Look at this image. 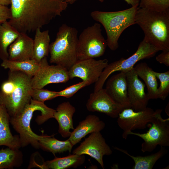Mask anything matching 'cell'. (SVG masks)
Instances as JSON below:
<instances>
[{"instance_id": "6da1fadb", "label": "cell", "mask_w": 169, "mask_h": 169, "mask_svg": "<svg viewBox=\"0 0 169 169\" xmlns=\"http://www.w3.org/2000/svg\"><path fill=\"white\" fill-rule=\"evenodd\" d=\"M8 22L20 33L34 32L61 16L67 8L66 0H11Z\"/></svg>"}, {"instance_id": "7a4b0ae2", "label": "cell", "mask_w": 169, "mask_h": 169, "mask_svg": "<svg viewBox=\"0 0 169 169\" xmlns=\"http://www.w3.org/2000/svg\"><path fill=\"white\" fill-rule=\"evenodd\" d=\"M31 77L24 73L9 70L7 79L0 88V104L10 117L21 112L30 102L32 87Z\"/></svg>"}, {"instance_id": "3957f363", "label": "cell", "mask_w": 169, "mask_h": 169, "mask_svg": "<svg viewBox=\"0 0 169 169\" xmlns=\"http://www.w3.org/2000/svg\"><path fill=\"white\" fill-rule=\"evenodd\" d=\"M135 21L144 32V40L159 51H169V10L156 12L138 8Z\"/></svg>"}, {"instance_id": "277c9868", "label": "cell", "mask_w": 169, "mask_h": 169, "mask_svg": "<svg viewBox=\"0 0 169 169\" xmlns=\"http://www.w3.org/2000/svg\"><path fill=\"white\" fill-rule=\"evenodd\" d=\"M139 4L123 10L114 12L95 11L90 16L103 26L106 33L107 46L111 50L119 47L118 40L127 28L136 24L135 16Z\"/></svg>"}, {"instance_id": "5b68a950", "label": "cell", "mask_w": 169, "mask_h": 169, "mask_svg": "<svg viewBox=\"0 0 169 169\" xmlns=\"http://www.w3.org/2000/svg\"><path fill=\"white\" fill-rule=\"evenodd\" d=\"M55 110L48 107L44 103L31 99L22 111L17 115L10 117V122L15 130L19 134L21 147L31 145L36 148L39 147L37 140L38 135L33 132L30 126V122L34 112H41L42 124L50 118H54Z\"/></svg>"}, {"instance_id": "8992f818", "label": "cell", "mask_w": 169, "mask_h": 169, "mask_svg": "<svg viewBox=\"0 0 169 169\" xmlns=\"http://www.w3.org/2000/svg\"><path fill=\"white\" fill-rule=\"evenodd\" d=\"M78 31L65 24L59 28L55 40L50 44L49 61L68 70L78 61L77 48Z\"/></svg>"}, {"instance_id": "52a82bcc", "label": "cell", "mask_w": 169, "mask_h": 169, "mask_svg": "<svg viewBox=\"0 0 169 169\" xmlns=\"http://www.w3.org/2000/svg\"><path fill=\"white\" fill-rule=\"evenodd\" d=\"M159 51L157 48L143 40L140 43L136 52L127 59L123 58L108 64L103 70L98 80L95 83L94 92L103 88L108 77L114 72L126 73L131 70L140 60L154 57Z\"/></svg>"}, {"instance_id": "ba28073f", "label": "cell", "mask_w": 169, "mask_h": 169, "mask_svg": "<svg viewBox=\"0 0 169 169\" xmlns=\"http://www.w3.org/2000/svg\"><path fill=\"white\" fill-rule=\"evenodd\" d=\"M101 31L100 24L97 23L83 30L78 38V61L94 59L104 54L107 44Z\"/></svg>"}, {"instance_id": "9c48e42d", "label": "cell", "mask_w": 169, "mask_h": 169, "mask_svg": "<svg viewBox=\"0 0 169 169\" xmlns=\"http://www.w3.org/2000/svg\"><path fill=\"white\" fill-rule=\"evenodd\" d=\"M161 113L149 124L150 128L146 132L140 133L130 131L127 134L128 136H136L143 140L141 145V151L143 153L152 151L158 145L169 146V118L163 119Z\"/></svg>"}, {"instance_id": "30bf717a", "label": "cell", "mask_w": 169, "mask_h": 169, "mask_svg": "<svg viewBox=\"0 0 169 169\" xmlns=\"http://www.w3.org/2000/svg\"><path fill=\"white\" fill-rule=\"evenodd\" d=\"M162 109L154 111L152 109L147 107L145 109L138 111L131 108L124 109L119 113L117 123L120 128L123 131V138L126 139L128 132L135 129H144L161 113Z\"/></svg>"}, {"instance_id": "8fae6325", "label": "cell", "mask_w": 169, "mask_h": 169, "mask_svg": "<svg viewBox=\"0 0 169 169\" xmlns=\"http://www.w3.org/2000/svg\"><path fill=\"white\" fill-rule=\"evenodd\" d=\"M73 154L87 155L95 159L103 169L105 166L103 157L110 156L112 151L100 132H93L72 152Z\"/></svg>"}, {"instance_id": "7c38bea8", "label": "cell", "mask_w": 169, "mask_h": 169, "mask_svg": "<svg viewBox=\"0 0 169 169\" xmlns=\"http://www.w3.org/2000/svg\"><path fill=\"white\" fill-rule=\"evenodd\" d=\"M68 70L58 65H50L47 57L41 60L40 67L31 79L33 89H42L53 83H65L69 79Z\"/></svg>"}, {"instance_id": "4fadbf2b", "label": "cell", "mask_w": 169, "mask_h": 169, "mask_svg": "<svg viewBox=\"0 0 169 169\" xmlns=\"http://www.w3.org/2000/svg\"><path fill=\"white\" fill-rule=\"evenodd\" d=\"M108 64L107 59L78 60L68 70L69 79L79 78L88 82L89 85L95 83Z\"/></svg>"}, {"instance_id": "5bb4252c", "label": "cell", "mask_w": 169, "mask_h": 169, "mask_svg": "<svg viewBox=\"0 0 169 169\" xmlns=\"http://www.w3.org/2000/svg\"><path fill=\"white\" fill-rule=\"evenodd\" d=\"M86 106L89 111L103 113L113 118H117L124 109L115 102L103 88L90 94Z\"/></svg>"}, {"instance_id": "9a60e30c", "label": "cell", "mask_w": 169, "mask_h": 169, "mask_svg": "<svg viewBox=\"0 0 169 169\" xmlns=\"http://www.w3.org/2000/svg\"><path fill=\"white\" fill-rule=\"evenodd\" d=\"M126 74L128 95L131 108L136 111L145 109L149 100L145 90V84L139 79L134 67Z\"/></svg>"}, {"instance_id": "2e32d148", "label": "cell", "mask_w": 169, "mask_h": 169, "mask_svg": "<svg viewBox=\"0 0 169 169\" xmlns=\"http://www.w3.org/2000/svg\"><path fill=\"white\" fill-rule=\"evenodd\" d=\"M120 72L108 79L105 89L110 97L124 109L131 108L128 95L126 73Z\"/></svg>"}, {"instance_id": "e0dca14e", "label": "cell", "mask_w": 169, "mask_h": 169, "mask_svg": "<svg viewBox=\"0 0 169 169\" xmlns=\"http://www.w3.org/2000/svg\"><path fill=\"white\" fill-rule=\"evenodd\" d=\"M105 123L95 115H89L85 119L79 122L71 132L68 139L74 146L89 134L100 132L105 127Z\"/></svg>"}, {"instance_id": "ac0fdd59", "label": "cell", "mask_w": 169, "mask_h": 169, "mask_svg": "<svg viewBox=\"0 0 169 169\" xmlns=\"http://www.w3.org/2000/svg\"><path fill=\"white\" fill-rule=\"evenodd\" d=\"M9 47L8 60L22 61L32 59L33 39L26 33H20L18 38Z\"/></svg>"}, {"instance_id": "d6986e66", "label": "cell", "mask_w": 169, "mask_h": 169, "mask_svg": "<svg viewBox=\"0 0 169 169\" xmlns=\"http://www.w3.org/2000/svg\"><path fill=\"white\" fill-rule=\"evenodd\" d=\"M75 111V107L69 101L60 104L55 110L54 118L58 122L59 133L64 138L69 137L70 130L74 129L73 117Z\"/></svg>"}, {"instance_id": "ffe728a7", "label": "cell", "mask_w": 169, "mask_h": 169, "mask_svg": "<svg viewBox=\"0 0 169 169\" xmlns=\"http://www.w3.org/2000/svg\"><path fill=\"white\" fill-rule=\"evenodd\" d=\"M10 119L6 108L0 104V146L19 149L21 147L19 137L12 134L9 127Z\"/></svg>"}, {"instance_id": "44dd1931", "label": "cell", "mask_w": 169, "mask_h": 169, "mask_svg": "<svg viewBox=\"0 0 169 169\" xmlns=\"http://www.w3.org/2000/svg\"><path fill=\"white\" fill-rule=\"evenodd\" d=\"M134 68L138 77L145 83L149 99H158V83L154 71L145 62L138 64Z\"/></svg>"}, {"instance_id": "7402d4cb", "label": "cell", "mask_w": 169, "mask_h": 169, "mask_svg": "<svg viewBox=\"0 0 169 169\" xmlns=\"http://www.w3.org/2000/svg\"><path fill=\"white\" fill-rule=\"evenodd\" d=\"M84 155L69 154L62 157H55L53 159L44 162L39 167L42 169H67L76 168L85 162Z\"/></svg>"}, {"instance_id": "603a6c76", "label": "cell", "mask_w": 169, "mask_h": 169, "mask_svg": "<svg viewBox=\"0 0 169 169\" xmlns=\"http://www.w3.org/2000/svg\"><path fill=\"white\" fill-rule=\"evenodd\" d=\"M54 135H38L37 139L39 147L44 151L50 152L54 155L67 151L71 152L73 146L69 140L61 141L55 138Z\"/></svg>"}, {"instance_id": "cb8c5ba5", "label": "cell", "mask_w": 169, "mask_h": 169, "mask_svg": "<svg viewBox=\"0 0 169 169\" xmlns=\"http://www.w3.org/2000/svg\"><path fill=\"white\" fill-rule=\"evenodd\" d=\"M50 40L48 30L41 31L39 28L36 30L33 39L32 59L40 62L43 58L48 56L49 53Z\"/></svg>"}, {"instance_id": "d4e9b609", "label": "cell", "mask_w": 169, "mask_h": 169, "mask_svg": "<svg viewBox=\"0 0 169 169\" xmlns=\"http://www.w3.org/2000/svg\"><path fill=\"white\" fill-rule=\"evenodd\" d=\"M7 21L0 24V59H8V48L20 34Z\"/></svg>"}, {"instance_id": "484cf974", "label": "cell", "mask_w": 169, "mask_h": 169, "mask_svg": "<svg viewBox=\"0 0 169 169\" xmlns=\"http://www.w3.org/2000/svg\"><path fill=\"white\" fill-rule=\"evenodd\" d=\"M161 147L160 149L156 152L145 156H134L124 149L116 147L114 148L132 159L134 162L133 169H152L156 162L167 153V150L164 147Z\"/></svg>"}, {"instance_id": "4316f807", "label": "cell", "mask_w": 169, "mask_h": 169, "mask_svg": "<svg viewBox=\"0 0 169 169\" xmlns=\"http://www.w3.org/2000/svg\"><path fill=\"white\" fill-rule=\"evenodd\" d=\"M1 66L10 71H19L32 78L39 69L41 60L38 62L33 59L22 61H13L8 59L2 60Z\"/></svg>"}, {"instance_id": "83f0119b", "label": "cell", "mask_w": 169, "mask_h": 169, "mask_svg": "<svg viewBox=\"0 0 169 169\" xmlns=\"http://www.w3.org/2000/svg\"><path fill=\"white\" fill-rule=\"evenodd\" d=\"M22 163L23 154L19 149L7 147L0 150V169L19 167Z\"/></svg>"}, {"instance_id": "f1b7e54d", "label": "cell", "mask_w": 169, "mask_h": 169, "mask_svg": "<svg viewBox=\"0 0 169 169\" xmlns=\"http://www.w3.org/2000/svg\"><path fill=\"white\" fill-rule=\"evenodd\" d=\"M138 8L156 12L169 10V0H140Z\"/></svg>"}, {"instance_id": "f546056e", "label": "cell", "mask_w": 169, "mask_h": 169, "mask_svg": "<svg viewBox=\"0 0 169 169\" xmlns=\"http://www.w3.org/2000/svg\"><path fill=\"white\" fill-rule=\"evenodd\" d=\"M154 73L160 83L158 88V99L164 100L169 94V71L163 73L154 71Z\"/></svg>"}, {"instance_id": "4dcf8cb0", "label": "cell", "mask_w": 169, "mask_h": 169, "mask_svg": "<svg viewBox=\"0 0 169 169\" xmlns=\"http://www.w3.org/2000/svg\"><path fill=\"white\" fill-rule=\"evenodd\" d=\"M31 96L34 100L44 103L45 101L58 97V92L42 89H32Z\"/></svg>"}, {"instance_id": "1f68e13d", "label": "cell", "mask_w": 169, "mask_h": 169, "mask_svg": "<svg viewBox=\"0 0 169 169\" xmlns=\"http://www.w3.org/2000/svg\"><path fill=\"white\" fill-rule=\"evenodd\" d=\"M89 85L88 82L82 81L67 87L61 91L58 92V96H62L67 98H70L79 90Z\"/></svg>"}, {"instance_id": "d6a6232c", "label": "cell", "mask_w": 169, "mask_h": 169, "mask_svg": "<svg viewBox=\"0 0 169 169\" xmlns=\"http://www.w3.org/2000/svg\"><path fill=\"white\" fill-rule=\"evenodd\" d=\"M11 16L10 8L7 6L0 5V24L9 19Z\"/></svg>"}, {"instance_id": "836d02e7", "label": "cell", "mask_w": 169, "mask_h": 169, "mask_svg": "<svg viewBox=\"0 0 169 169\" xmlns=\"http://www.w3.org/2000/svg\"><path fill=\"white\" fill-rule=\"evenodd\" d=\"M156 59L160 63L169 66V51L162 52L156 57Z\"/></svg>"}, {"instance_id": "e575fe53", "label": "cell", "mask_w": 169, "mask_h": 169, "mask_svg": "<svg viewBox=\"0 0 169 169\" xmlns=\"http://www.w3.org/2000/svg\"><path fill=\"white\" fill-rule=\"evenodd\" d=\"M127 4L131 5L132 6L139 4L140 0H124Z\"/></svg>"}, {"instance_id": "d590c367", "label": "cell", "mask_w": 169, "mask_h": 169, "mask_svg": "<svg viewBox=\"0 0 169 169\" xmlns=\"http://www.w3.org/2000/svg\"><path fill=\"white\" fill-rule=\"evenodd\" d=\"M11 4V0H0V5L7 6Z\"/></svg>"}, {"instance_id": "8d00e7d4", "label": "cell", "mask_w": 169, "mask_h": 169, "mask_svg": "<svg viewBox=\"0 0 169 169\" xmlns=\"http://www.w3.org/2000/svg\"><path fill=\"white\" fill-rule=\"evenodd\" d=\"M67 2L70 3H72L74 2L76 0H66ZM101 2H103L104 1V0H98Z\"/></svg>"}]
</instances>
